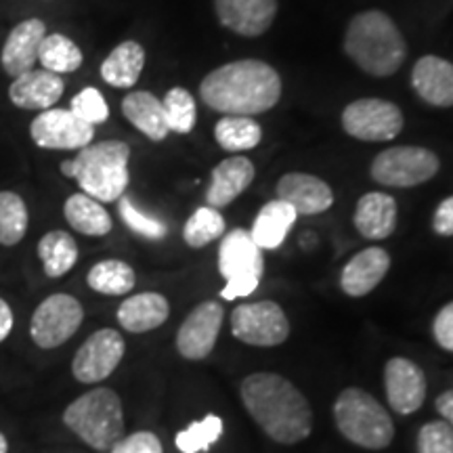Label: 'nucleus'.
I'll list each match as a JSON object with an SVG mask.
<instances>
[{"label": "nucleus", "mask_w": 453, "mask_h": 453, "mask_svg": "<svg viewBox=\"0 0 453 453\" xmlns=\"http://www.w3.org/2000/svg\"><path fill=\"white\" fill-rule=\"evenodd\" d=\"M246 411L271 441L303 443L313 433V410L296 384L273 372H254L240 384Z\"/></svg>", "instance_id": "obj_1"}, {"label": "nucleus", "mask_w": 453, "mask_h": 453, "mask_svg": "<svg viewBox=\"0 0 453 453\" xmlns=\"http://www.w3.org/2000/svg\"><path fill=\"white\" fill-rule=\"evenodd\" d=\"M200 97L225 116H257L277 105L281 78L273 65L260 59L231 61L203 78Z\"/></svg>", "instance_id": "obj_2"}, {"label": "nucleus", "mask_w": 453, "mask_h": 453, "mask_svg": "<svg viewBox=\"0 0 453 453\" xmlns=\"http://www.w3.org/2000/svg\"><path fill=\"white\" fill-rule=\"evenodd\" d=\"M344 50L357 67L378 78H387L403 65L407 44L403 34L382 11L357 13L347 27Z\"/></svg>", "instance_id": "obj_3"}, {"label": "nucleus", "mask_w": 453, "mask_h": 453, "mask_svg": "<svg viewBox=\"0 0 453 453\" xmlns=\"http://www.w3.org/2000/svg\"><path fill=\"white\" fill-rule=\"evenodd\" d=\"M130 147L124 141H101L90 143L76 154L73 160L61 164L64 177L76 179L82 194L101 203L118 202L127 191Z\"/></svg>", "instance_id": "obj_4"}, {"label": "nucleus", "mask_w": 453, "mask_h": 453, "mask_svg": "<svg viewBox=\"0 0 453 453\" xmlns=\"http://www.w3.org/2000/svg\"><path fill=\"white\" fill-rule=\"evenodd\" d=\"M64 424L90 449L110 451L124 437V407L116 390L99 387L72 401Z\"/></svg>", "instance_id": "obj_5"}, {"label": "nucleus", "mask_w": 453, "mask_h": 453, "mask_svg": "<svg viewBox=\"0 0 453 453\" xmlns=\"http://www.w3.org/2000/svg\"><path fill=\"white\" fill-rule=\"evenodd\" d=\"M334 422L344 439L364 449H387L395 439V424L387 407L359 387L344 388L336 396Z\"/></svg>", "instance_id": "obj_6"}, {"label": "nucleus", "mask_w": 453, "mask_h": 453, "mask_svg": "<svg viewBox=\"0 0 453 453\" xmlns=\"http://www.w3.org/2000/svg\"><path fill=\"white\" fill-rule=\"evenodd\" d=\"M219 271L226 281L220 290L223 300L246 298L258 290L265 273V258L250 231L234 229L223 235L219 246Z\"/></svg>", "instance_id": "obj_7"}, {"label": "nucleus", "mask_w": 453, "mask_h": 453, "mask_svg": "<svg viewBox=\"0 0 453 453\" xmlns=\"http://www.w3.org/2000/svg\"><path fill=\"white\" fill-rule=\"evenodd\" d=\"M437 154L426 147L399 145L384 150L372 162V179L384 187H416L426 183L439 173Z\"/></svg>", "instance_id": "obj_8"}, {"label": "nucleus", "mask_w": 453, "mask_h": 453, "mask_svg": "<svg viewBox=\"0 0 453 453\" xmlns=\"http://www.w3.org/2000/svg\"><path fill=\"white\" fill-rule=\"evenodd\" d=\"M231 334L250 347L273 349L290 338V319L273 300L243 303L231 313Z\"/></svg>", "instance_id": "obj_9"}, {"label": "nucleus", "mask_w": 453, "mask_h": 453, "mask_svg": "<svg viewBox=\"0 0 453 453\" xmlns=\"http://www.w3.org/2000/svg\"><path fill=\"white\" fill-rule=\"evenodd\" d=\"M82 321L84 309L81 300L70 294H53V296L44 298L34 311L30 336L36 347L44 350L57 349L81 330Z\"/></svg>", "instance_id": "obj_10"}, {"label": "nucleus", "mask_w": 453, "mask_h": 453, "mask_svg": "<svg viewBox=\"0 0 453 453\" xmlns=\"http://www.w3.org/2000/svg\"><path fill=\"white\" fill-rule=\"evenodd\" d=\"M127 353L122 334L111 327H104L84 340L82 347L73 355L72 373L81 384H99L107 380Z\"/></svg>", "instance_id": "obj_11"}, {"label": "nucleus", "mask_w": 453, "mask_h": 453, "mask_svg": "<svg viewBox=\"0 0 453 453\" xmlns=\"http://www.w3.org/2000/svg\"><path fill=\"white\" fill-rule=\"evenodd\" d=\"M342 128L353 139L382 143L403 130V113L384 99H357L344 107Z\"/></svg>", "instance_id": "obj_12"}, {"label": "nucleus", "mask_w": 453, "mask_h": 453, "mask_svg": "<svg viewBox=\"0 0 453 453\" xmlns=\"http://www.w3.org/2000/svg\"><path fill=\"white\" fill-rule=\"evenodd\" d=\"M30 137L42 150L81 151L93 143L95 127H90L70 110H44L30 122Z\"/></svg>", "instance_id": "obj_13"}, {"label": "nucleus", "mask_w": 453, "mask_h": 453, "mask_svg": "<svg viewBox=\"0 0 453 453\" xmlns=\"http://www.w3.org/2000/svg\"><path fill=\"white\" fill-rule=\"evenodd\" d=\"M225 309L217 300H203L185 317L177 332V350L183 359L202 361L217 347Z\"/></svg>", "instance_id": "obj_14"}, {"label": "nucleus", "mask_w": 453, "mask_h": 453, "mask_svg": "<svg viewBox=\"0 0 453 453\" xmlns=\"http://www.w3.org/2000/svg\"><path fill=\"white\" fill-rule=\"evenodd\" d=\"M384 390L399 416H411L426 399V376L422 367L407 357H393L384 365Z\"/></svg>", "instance_id": "obj_15"}, {"label": "nucleus", "mask_w": 453, "mask_h": 453, "mask_svg": "<svg viewBox=\"0 0 453 453\" xmlns=\"http://www.w3.org/2000/svg\"><path fill=\"white\" fill-rule=\"evenodd\" d=\"M277 200L286 202L298 217H313L330 211L334 203L332 187L307 173H288L277 180Z\"/></svg>", "instance_id": "obj_16"}, {"label": "nucleus", "mask_w": 453, "mask_h": 453, "mask_svg": "<svg viewBox=\"0 0 453 453\" xmlns=\"http://www.w3.org/2000/svg\"><path fill=\"white\" fill-rule=\"evenodd\" d=\"M47 34L49 32L44 21L36 19V17L17 24L9 32L3 50H0V65H3L4 73H9L11 78H17L21 73L34 70L38 61V49H41V42Z\"/></svg>", "instance_id": "obj_17"}, {"label": "nucleus", "mask_w": 453, "mask_h": 453, "mask_svg": "<svg viewBox=\"0 0 453 453\" xmlns=\"http://www.w3.org/2000/svg\"><path fill=\"white\" fill-rule=\"evenodd\" d=\"M219 21L240 36H260L273 24L277 0H214Z\"/></svg>", "instance_id": "obj_18"}, {"label": "nucleus", "mask_w": 453, "mask_h": 453, "mask_svg": "<svg viewBox=\"0 0 453 453\" xmlns=\"http://www.w3.org/2000/svg\"><path fill=\"white\" fill-rule=\"evenodd\" d=\"M65 82L59 73L49 70H30L13 78L9 87L11 104L19 110L44 111L64 97Z\"/></svg>", "instance_id": "obj_19"}, {"label": "nucleus", "mask_w": 453, "mask_h": 453, "mask_svg": "<svg viewBox=\"0 0 453 453\" xmlns=\"http://www.w3.org/2000/svg\"><path fill=\"white\" fill-rule=\"evenodd\" d=\"M390 269V254L384 248L372 246L357 252L340 273V290L347 296L361 298L376 290Z\"/></svg>", "instance_id": "obj_20"}, {"label": "nucleus", "mask_w": 453, "mask_h": 453, "mask_svg": "<svg viewBox=\"0 0 453 453\" xmlns=\"http://www.w3.org/2000/svg\"><path fill=\"white\" fill-rule=\"evenodd\" d=\"M254 177H257V168L248 157L234 156L219 162L212 170L211 187L206 191L208 206L217 208V211L229 206L252 185Z\"/></svg>", "instance_id": "obj_21"}, {"label": "nucleus", "mask_w": 453, "mask_h": 453, "mask_svg": "<svg viewBox=\"0 0 453 453\" xmlns=\"http://www.w3.org/2000/svg\"><path fill=\"white\" fill-rule=\"evenodd\" d=\"M411 87L420 99L434 107L453 105V64L441 57L426 55L416 61L411 72Z\"/></svg>", "instance_id": "obj_22"}, {"label": "nucleus", "mask_w": 453, "mask_h": 453, "mask_svg": "<svg viewBox=\"0 0 453 453\" xmlns=\"http://www.w3.org/2000/svg\"><path fill=\"white\" fill-rule=\"evenodd\" d=\"M353 225L365 240H387L395 234L396 226L395 197L382 194V191H370V194L361 196L355 208Z\"/></svg>", "instance_id": "obj_23"}, {"label": "nucleus", "mask_w": 453, "mask_h": 453, "mask_svg": "<svg viewBox=\"0 0 453 453\" xmlns=\"http://www.w3.org/2000/svg\"><path fill=\"white\" fill-rule=\"evenodd\" d=\"M170 315L168 298L157 292H141L128 296L118 307V324L130 334H145L166 324Z\"/></svg>", "instance_id": "obj_24"}, {"label": "nucleus", "mask_w": 453, "mask_h": 453, "mask_svg": "<svg viewBox=\"0 0 453 453\" xmlns=\"http://www.w3.org/2000/svg\"><path fill=\"white\" fill-rule=\"evenodd\" d=\"M124 118L133 124L139 133L151 141H164L170 128L164 113L162 99H157L150 90H133L122 99Z\"/></svg>", "instance_id": "obj_25"}, {"label": "nucleus", "mask_w": 453, "mask_h": 453, "mask_svg": "<svg viewBox=\"0 0 453 453\" xmlns=\"http://www.w3.org/2000/svg\"><path fill=\"white\" fill-rule=\"evenodd\" d=\"M298 214L292 206H288L286 202L273 200L265 203L260 208L252 225V240L257 242L260 250H277L283 242H286L288 234L296 223Z\"/></svg>", "instance_id": "obj_26"}, {"label": "nucleus", "mask_w": 453, "mask_h": 453, "mask_svg": "<svg viewBox=\"0 0 453 453\" xmlns=\"http://www.w3.org/2000/svg\"><path fill=\"white\" fill-rule=\"evenodd\" d=\"M145 65V49L139 42L118 44L101 64V78L113 88H130L139 82Z\"/></svg>", "instance_id": "obj_27"}, {"label": "nucleus", "mask_w": 453, "mask_h": 453, "mask_svg": "<svg viewBox=\"0 0 453 453\" xmlns=\"http://www.w3.org/2000/svg\"><path fill=\"white\" fill-rule=\"evenodd\" d=\"M65 220L78 234L88 237H104L111 231V217L101 202L87 194H73L64 203Z\"/></svg>", "instance_id": "obj_28"}, {"label": "nucleus", "mask_w": 453, "mask_h": 453, "mask_svg": "<svg viewBox=\"0 0 453 453\" xmlns=\"http://www.w3.org/2000/svg\"><path fill=\"white\" fill-rule=\"evenodd\" d=\"M38 257L42 260L44 275L50 280L70 273L78 260V243L67 231L55 229L38 242Z\"/></svg>", "instance_id": "obj_29"}, {"label": "nucleus", "mask_w": 453, "mask_h": 453, "mask_svg": "<svg viewBox=\"0 0 453 453\" xmlns=\"http://www.w3.org/2000/svg\"><path fill=\"white\" fill-rule=\"evenodd\" d=\"M87 283L90 290L97 294L124 296V294H128L134 288L137 275H134V269L128 263H124V260L107 258L93 265V269L87 275Z\"/></svg>", "instance_id": "obj_30"}, {"label": "nucleus", "mask_w": 453, "mask_h": 453, "mask_svg": "<svg viewBox=\"0 0 453 453\" xmlns=\"http://www.w3.org/2000/svg\"><path fill=\"white\" fill-rule=\"evenodd\" d=\"M38 61H41L42 70H49L53 73H72L82 65L84 57L82 50L72 38L64 36V34H47L44 41L38 49Z\"/></svg>", "instance_id": "obj_31"}, {"label": "nucleus", "mask_w": 453, "mask_h": 453, "mask_svg": "<svg viewBox=\"0 0 453 453\" xmlns=\"http://www.w3.org/2000/svg\"><path fill=\"white\" fill-rule=\"evenodd\" d=\"M214 137L226 151H246L260 143L263 130L250 116H225L217 122Z\"/></svg>", "instance_id": "obj_32"}, {"label": "nucleus", "mask_w": 453, "mask_h": 453, "mask_svg": "<svg viewBox=\"0 0 453 453\" xmlns=\"http://www.w3.org/2000/svg\"><path fill=\"white\" fill-rule=\"evenodd\" d=\"M30 212L24 197L13 191H0V243L17 246L27 234Z\"/></svg>", "instance_id": "obj_33"}, {"label": "nucleus", "mask_w": 453, "mask_h": 453, "mask_svg": "<svg viewBox=\"0 0 453 453\" xmlns=\"http://www.w3.org/2000/svg\"><path fill=\"white\" fill-rule=\"evenodd\" d=\"M223 418L217 413H208L206 418L189 424L174 437V445L180 453H203L223 437Z\"/></svg>", "instance_id": "obj_34"}, {"label": "nucleus", "mask_w": 453, "mask_h": 453, "mask_svg": "<svg viewBox=\"0 0 453 453\" xmlns=\"http://www.w3.org/2000/svg\"><path fill=\"white\" fill-rule=\"evenodd\" d=\"M225 234V219L217 208L202 206L187 219L183 240L189 248H203Z\"/></svg>", "instance_id": "obj_35"}, {"label": "nucleus", "mask_w": 453, "mask_h": 453, "mask_svg": "<svg viewBox=\"0 0 453 453\" xmlns=\"http://www.w3.org/2000/svg\"><path fill=\"white\" fill-rule=\"evenodd\" d=\"M164 113H166V122L170 133L187 134L191 133L197 120V107L196 99L191 97V93L183 87H174L166 93V97L162 99Z\"/></svg>", "instance_id": "obj_36"}, {"label": "nucleus", "mask_w": 453, "mask_h": 453, "mask_svg": "<svg viewBox=\"0 0 453 453\" xmlns=\"http://www.w3.org/2000/svg\"><path fill=\"white\" fill-rule=\"evenodd\" d=\"M118 202H120L118 203V212H120L124 225H127L133 234L147 237V240H162V237L168 234L166 223H162L160 219L150 217V214L141 212L130 197L122 196Z\"/></svg>", "instance_id": "obj_37"}, {"label": "nucleus", "mask_w": 453, "mask_h": 453, "mask_svg": "<svg viewBox=\"0 0 453 453\" xmlns=\"http://www.w3.org/2000/svg\"><path fill=\"white\" fill-rule=\"evenodd\" d=\"M70 111L73 113V116L81 118V120L90 124V127L104 124V122H107V118H110V107H107V104H105V97L93 87L82 88L81 93L73 95V99L70 104Z\"/></svg>", "instance_id": "obj_38"}, {"label": "nucleus", "mask_w": 453, "mask_h": 453, "mask_svg": "<svg viewBox=\"0 0 453 453\" xmlns=\"http://www.w3.org/2000/svg\"><path fill=\"white\" fill-rule=\"evenodd\" d=\"M418 453H453V428L445 420L426 422L418 430Z\"/></svg>", "instance_id": "obj_39"}, {"label": "nucleus", "mask_w": 453, "mask_h": 453, "mask_svg": "<svg viewBox=\"0 0 453 453\" xmlns=\"http://www.w3.org/2000/svg\"><path fill=\"white\" fill-rule=\"evenodd\" d=\"M110 453H164L162 441L150 430H139V433L122 437L111 447Z\"/></svg>", "instance_id": "obj_40"}, {"label": "nucleus", "mask_w": 453, "mask_h": 453, "mask_svg": "<svg viewBox=\"0 0 453 453\" xmlns=\"http://www.w3.org/2000/svg\"><path fill=\"white\" fill-rule=\"evenodd\" d=\"M433 338L441 349L453 353V300L439 311L433 321Z\"/></svg>", "instance_id": "obj_41"}, {"label": "nucleus", "mask_w": 453, "mask_h": 453, "mask_svg": "<svg viewBox=\"0 0 453 453\" xmlns=\"http://www.w3.org/2000/svg\"><path fill=\"white\" fill-rule=\"evenodd\" d=\"M433 229L441 237H453V196L439 203L433 217Z\"/></svg>", "instance_id": "obj_42"}, {"label": "nucleus", "mask_w": 453, "mask_h": 453, "mask_svg": "<svg viewBox=\"0 0 453 453\" xmlns=\"http://www.w3.org/2000/svg\"><path fill=\"white\" fill-rule=\"evenodd\" d=\"M434 407H437L439 416L453 428V390H445L443 395H439Z\"/></svg>", "instance_id": "obj_43"}, {"label": "nucleus", "mask_w": 453, "mask_h": 453, "mask_svg": "<svg viewBox=\"0 0 453 453\" xmlns=\"http://www.w3.org/2000/svg\"><path fill=\"white\" fill-rule=\"evenodd\" d=\"M11 330H13V311H11L7 300L0 298V342L7 340Z\"/></svg>", "instance_id": "obj_44"}, {"label": "nucleus", "mask_w": 453, "mask_h": 453, "mask_svg": "<svg viewBox=\"0 0 453 453\" xmlns=\"http://www.w3.org/2000/svg\"><path fill=\"white\" fill-rule=\"evenodd\" d=\"M9 451V443H7V437H4L3 433H0V453H7Z\"/></svg>", "instance_id": "obj_45"}]
</instances>
